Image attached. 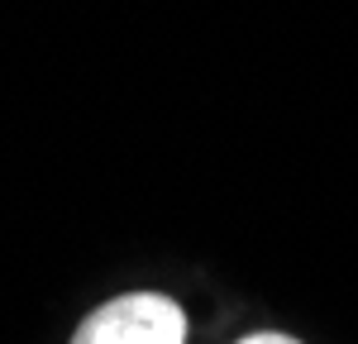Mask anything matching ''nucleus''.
I'll list each match as a JSON object with an SVG mask.
<instances>
[{
    "label": "nucleus",
    "instance_id": "2",
    "mask_svg": "<svg viewBox=\"0 0 358 344\" xmlns=\"http://www.w3.org/2000/svg\"><path fill=\"white\" fill-rule=\"evenodd\" d=\"M244 344H296L292 335H253V340H244Z\"/></svg>",
    "mask_w": 358,
    "mask_h": 344
},
{
    "label": "nucleus",
    "instance_id": "1",
    "mask_svg": "<svg viewBox=\"0 0 358 344\" xmlns=\"http://www.w3.org/2000/svg\"><path fill=\"white\" fill-rule=\"evenodd\" d=\"M187 320L177 311V301H167L158 292H134L120 296L110 306L86 320L72 344H182Z\"/></svg>",
    "mask_w": 358,
    "mask_h": 344
}]
</instances>
